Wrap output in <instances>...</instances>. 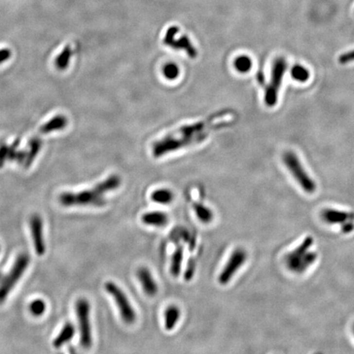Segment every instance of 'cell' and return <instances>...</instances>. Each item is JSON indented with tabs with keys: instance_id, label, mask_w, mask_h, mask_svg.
Returning <instances> with one entry per match:
<instances>
[{
	"instance_id": "6da1fadb",
	"label": "cell",
	"mask_w": 354,
	"mask_h": 354,
	"mask_svg": "<svg viewBox=\"0 0 354 354\" xmlns=\"http://www.w3.org/2000/svg\"><path fill=\"white\" fill-rule=\"evenodd\" d=\"M225 113H216L211 117L191 124L183 125L171 132L167 133L152 145V154L155 159L187 149L205 141L212 130L224 125Z\"/></svg>"
},
{
	"instance_id": "7a4b0ae2",
	"label": "cell",
	"mask_w": 354,
	"mask_h": 354,
	"mask_svg": "<svg viewBox=\"0 0 354 354\" xmlns=\"http://www.w3.org/2000/svg\"><path fill=\"white\" fill-rule=\"evenodd\" d=\"M122 179L116 174L110 175L106 179L102 180L88 190L80 192H64L59 195V202L64 207L74 206H92V207H104L107 201L105 195L120 187Z\"/></svg>"
},
{
	"instance_id": "3957f363",
	"label": "cell",
	"mask_w": 354,
	"mask_h": 354,
	"mask_svg": "<svg viewBox=\"0 0 354 354\" xmlns=\"http://www.w3.org/2000/svg\"><path fill=\"white\" fill-rule=\"evenodd\" d=\"M313 242V238L308 235L297 248L287 253L284 263L288 270L300 275L306 272L315 263L318 253L311 251Z\"/></svg>"
},
{
	"instance_id": "277c9868",
	"label": "cell",
	"mask_w": 354,
	"mask_h": 354,
	"mask_svg": "<svg viewBox=\"0 0 354 354\" xmlns=\"http://www.w3.org/2000/svg\"><path fill=\"white\" fill-rule=\"evenodd\" d=\"M283 161L284 166L294 177V180H296V182L304 192L310 195L315 193L317 184L306 172L297 154L291 151L284 153L283 155Z\"/></svg>"
},
{
	"instance_id": "5b68a950",
	"label": "cell",
	"mask_w": 354,
	"mask_h": 354,
	"mask_svg": "<svg viewBox=\"0 0 354 354\" xmlns=\"http://www.w3.org/2000/svg\"><path fill=\"white\" fill-rule=\"evenodd\" d=\"M288 63L284 57H276L271 70V81L266 89L264 102L269 107L276 106L278 101L279 90L281 88Z\"/></svg>"
},
{
	"instance_id": "8992f818",
	"label": "cell",
	"mask_w": 354,
	"mask_h": 354,
	"mask_svg": "<svg viewBox=\"0 0 354 354\" xmlns=\"http://www.w3.org/2000/svg\"><path fill=\"white\" fill-rule=\"evenodd\" d=\"M30 263V258L26 253H21L18 257L13 267L7 276L0 281V304L8 298V294L16 285L26 271Z\"/></svg>"
},
{
	"instance_id": "52a82bcc",
	"label": "cell",
	"mask_w": 354,
	"mask_h": 354,
	"mask_svg": "<svg viewBox=\"0 0 354 354\" xmlns=\"http://www.w3.org/2000/svg\"><path fill=\"white\" fill-rule=\"evenodd\" d=\"M105 288L107 294H109L113 298L123 321L127 325H131L136 322V311L123 289L112 282H106Z\"/></svg>"
},
{
	"instance_id": "ba28073f",
	"label": "cell",
	"mask_w": 354,
	"mask_h": 354,
	"mask_svg": "<svg viewBox=\"0 0 354 354\" xmlns=\"http://www.w3.org/2000/svg\"><path fill=\"white\" fill-rule=\"evenodd\" d=\"M162 42L165 45L173 50L184 51L191 58L198 57V50L186 35L180 34L178 26H172L167 29Z\"/></svg>"
},
{
	"instance_id": "9c48e42d",
	"label": "cell",
	"mask_w": 354,
	"mask_h": 354,
	"mask_svg": "<svg viewBox=\"0 0 354 354\" xmlns=\"http://www.w3.org/2000/svg\"><path fill=\"white\" fill-rule=\"evenodd\" d=\"M76 318L78 320L79 331L81 335V346L88 349L92 345L91 325L89 321L90 304L86 299H80L76 303Z\"/></svg>"
},
{
	"instance_id": "30bf717a",
	"label": "cell",
	"mask_w": 354,
	"mask_h": 354,
	"mask_svg": "<svg viewBox=\"0 0 354 354\" xmlns=\"http://www.w3.org/2000/svg\"><path fill=\"white\" fill-rule=\"evenodd\" d=\"M248 253L244 248H237L230 256L227 264L219 275L218 282L221 285L229 284L235 273L247 261Z\"/></svg>"
},
{
	"instance_id": "8fae6325",
	"label": "cell",
	"mask_w": 354,
	"mask_h": 354,
	"mask_svg": "<svg viewBox=\"0 0 354 354\" xmlns=\"http://www.w3.org/2000/svg\"><path fill=\"white\" fill-rule=\"evenodd\" d=\"M30 227L35 253L39 256H43L46 251V246L43 233V221L40 216L35 214L32 216L30 221Z\"/></svg>"
},
{
	"instance_id": "7c38bea8",
	"label": "cell",
	"mask_w": 354,
	"mask_h": 354,
	"mask_svg": "<svg viewBox=\"0 0 354 354\" xmlns=\"http://www.w3.org/2000/svg\"><path fill=\"white\" fill-rule=\"evenodd\" d=\"M321 218L327 224L340 225L342 227L348 222L354 221V213L337 209H327L321 212Z\"/></svg>"
},
{
	"instance_id": "4fadbf2b",
	"label": "cell",
	"mask_w": 354,
	"mask_h": 354,
	"mask_svg": "<svg viewBox=\"0 0 354 354\" xmlns=\"http://www.w3.org/2000/svg\"><path fill=\"white\" fill-rule=\"evenodd\" d=\"M136 276L140 281L142 289L149 297L155 296L159 292V286L152 275L151 271L144 266H141L136 271Z\"/></svg>"
},
{
	"instance_id": "5bb4252c",
	"label": "cell",
	"mask_w": 354,
	"mask_h": 354,
	"mask_svg": "<svg viewBox=\"0 0 354 354\" xmlns=\"http://www.w3.org/2000/svg\"><path fill=\"white\" fill-rule=\"evenodd\" d=\"M141 221L143 224L152 227H162L167 226L169 217L168 215L162 212H149L141 216Z\"/></svg>"
},
{
	"instance_id": "9a60e30c",
	"label": "cell",
	"mask_w": 354,
	"mask_h": 354,
	"mask_svg": "<svg viewBox=\"0 0 354 354\" xmlns=\"http://www.w3.org/2000/svg\"><path fill=\"white\" fill-rule=\"evenodd\" d=\"M68 124V117L63 115H57L48 121L47 123L43 124L39 130L41 134L47 135L56 130H63L64 128L67 127Z\"/></svg>"
},
{
	"instance_id": "2e32d148",
	"label": "cell",
	"mask_w": 354,
	"mask_h": 354,
	"mask_svg": "<svg viewBox=\"0 0 354 354\" xmlns=\"http://www.w3.org/2000/svg\"><path fill=\"white\" fill-rule=\"evenodd\" d=\"M75 334H76V327L72 323H66L60 333L58 334V336L54 338L53 345L55 349H59L68 342L70 341L71 339H72Z\"/></svg>"
},
{
	"instance_id": "e0dca14e",
	"label": "cell",
	"mask_w": 354,
	"mask_h": 354,
	"mask_svg": "<svg viewBox=\"0 0 354 354\" xmlns=\"http://www.w3.org/2000/svg\"><path fill=\"white\" fill-rule=\"evenodd\" d=\"M180 310L176 305H170L164 312V326L167 331H172L180 320Z\"/></svg>"
},
{
	"instance_id": "ac0fdd59",
	"label": "cell",
	"mask_w": 354,
	"mask_h": 354,
	"mask_svg": "<svg viewBox=\"0 0 354 354\" xmlns=\"http://www.w3.org/2000/svg\"><path fill=\"white\" fill-rule=\"evenodd\" d=\"M28 153L26 154V160L24 161V167L25 168H29L32 164V162L34 161L35 159L36 158L37 155L39 154L42 147L41 139L35 136L29 142Z\"/></svg>"
},
{
	"instance_id": "d6986e66",
	"label": "cell",
	"mask_w": 354,
	"mask_h": 354,
	"mask_svg": "<svg viewBox=\"0 0 354 354\" xmlns=\"http://www.w3.org/2000/svg\"><path fill=\"white\" fill-rule=\"evenodd\" d=\"M193 209L197 218L203 224H209L213 220V212L203 203L198 202L194 203Z\"/></svg>"
},
{
	"instance_id": "ffe728a7",
	"label": "cell",
	"mask_w": 354,
	"mask_h": 354,
	"mask_svg": "<svg viewBox=\"0 0 354 354\" xmlns=\"http://www.w3.org/2000/svg\"><path fill=\"white\" fill-rule=\"evenodd\" d=\"M73 49L70 44L66 45L60 53L57 55L55 58L54 64L57 69L60 71L65 70L68 68L70 63L71 58L72 57Z\"/></svg>"
},
{
	"instance_id": "44dd1931",
	"label": "cell",
	"mask_w": 354,
	"mask_h": 354,
	"mask_svg": "<svg viewBox=\"0 0 354 354\" xmlns=\"http://www.w3.org/2000/svg\"><path fill=\"white\" fill-rule=\"evenodd\" d=\"M183 255H184V248L181 245H178L172 254L170 266V272L175 277H177L180 275L182 265Z\"/></svg>"
},
{
	"instance_id": "7402d4cb",
	"label": "cell",
	"mask_w": 354,
	"mask_h": 354,
	"mask_svg": "<svg viewBox=\"0 0 354 354\" xmlns=\"http://www.w3.org/2000/svg\"><path fill=\"white\" fill-rule=\"evenodd\" d=\"M151 200L159 204H169L174 198V195L169 189H159L154 190L150 196Z\"/></svg>"
},
{
	"instance_id": "603a6c76",
	"label": "cell",
	"mask_w": 354,
	"mask_h": 354,
	"mask_svg": "<svg viewBox=\"0 0 354 354\" xmlns=\"http://www.w3.org/2000/svg\"><path fill=\"white\" fill-rule=\"evenodd\" d=\"M234 68L238 72L245 74L253 68V61L247 55H240L235 57L234 61Z\"/></svg>"
},
{
	"instance_id": "cb8c5ba5",
	"label": "cell",
	"mask_w": 354,
	"mask_h": 354,
	"mask_svg": "<svg viewBox=\"0 0 354 354\" xmlns=\"http://www.w3.org/2000/svg\"><path fill=\"white\" fill-rule=\"evenodd\" d=\"M292 78L299 82H306L309 80L310 72L307 68L300 64H296L290 71Z\"/></svg>"
},
{
	"instance_id": "d4e9b609",
	"label": "cell",
	"mask_w": 354,
	"mask_h": 354,
	"mask_svg": "<svg viewBox=\"0 0 354 354\" xmlns=\"http://www.w3.org/2000/svg\"><path fill=\"white\" fill-rule=\"evenodd\" d=\"M180 68L174 63H167L162 68V74L165 78L174 81L180 76Z\"/></svg>"
},
{
	"instance_id": "484cf974",
	"label": "cell",
	"mask_w": 354,
	"mask_h": 354,
	"mask_svg": "<svg viewBox=\"0 0 354 354\" xmlns=\"http://www.w3.org/2000/svg\"><path fill=\"white\" fill-rule=\"evenodd\" d=\"M30 312L32 315L35 317H39L44 314L45 310H46V303L44 302V300H35L32 301L30 304Z\"/></svg>"
},
{
	"instance_id": "4316f807",
	"label": "cell",
	"mask_w": 354,
	"mask_h": 354,
	"mask_svg": "<svg viewBox=\"0 0 354 354\" xmlns=\"http://www.w3.org/2000/svg\"><path fill=\"white\" fill-rule=\"evenodd\" d=\"M8 145L3 141H0V168L3 167L8 159Z\"/></svg>"
},
{
	"instance_id": "83f0119b",
	"label": "cell",
	"mask_w": 354,
	"mask_h": 354,
	"mask_svg": "<svg viewBox=\"0 0 354 354\" xmlns=\"http://www.w3.org/2000/svg\"><path fill=\"white\" fill-rule=\"evenodd\" d=\"M338 61L339 64H341V65H345V64L354 63V50L344 53L343 54L340 55V56L338 57Z\"/></svg>"
},
{
	"instance_id": "f1b7e54d",
	"label": "cell",
	"mask_w": 354,
	"mask_h": 354,
	"mask_svg": "<svg viewBox=\"0 0 354 354\" xmlns=\"http://www.w3.org/2000/svg\"><path fill=\"white\" fill-rule=\"evenodd\" d=\"M19 143H20V140L17 139L16 141H14L10 146H8V160H10V161L15 160Z\"/></svg>"
},
{
	"instance_id": "f546056e",
	"label": "cell",
	"mask_w": 354,
	"mask_h": 354,
	"mask_svg": "<svg viewBox=\"0 0 354 354\" xmlns=\"http://www.w3.org/2000/svg\"><path fill=\"white\" fill-rule=\"evenodd\" d=\"M12 57V51L9 49L0 50V64L8 61Z\"/></svg>"
},
{
	"instance_id": "4dcf8cb0",
	"label": "cell",
	"mask_w": 354,
	"mask_h": 354,
	"mask_svg": "<svg viewBox=\"0 0 354 354\" xmlns=\"http://www.w3.org/2000/svg\"><path fill=\"white\" fill-rule=\"evenodd\" d=\"M3 278V274H2V272H0V281H1V279Z\"/></svg>"
},
{
	"instance_id": "1f68e13d",
	"label": "cell",
	"mask_w": 354,
	"mask_h": 354,
	"mask_svg": "<svg viewBox=\"0 0 354 354\" xmlns=\"http://www.w3.org/2000/svg\"></svg>"
}]
</instances>
